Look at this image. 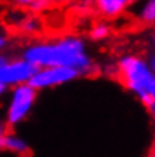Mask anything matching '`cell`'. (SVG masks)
I'll use <instances>...</instances> for the list:
<instances>
[{
    "mask_svg": "<svg viewBox=\"0 0 155 157\" xmlns=\"http://www.w3.org/2000/svg\"><path fill=\"white\" fill-rule=\"evenodd\" d=\"M109 35V27L104 24H97L94 26V29L90 30V36L94 39H102Z\"/></svg>",
    "mask_w": 155,
    "mask_h": 157,
    "instance_id": "10",
    "label": "cell"
},
{
    "mask_svg": "<svg viewBox=\"0 0 155 157\" xmlns=\"http://www.w3.org/2000/svg\"><path fill=\"white\" fill-rule=\"evenodd\" d=\"M3 62H5V59H3L2 56H0V63H3Z\"/></svg>",
    "mask_w": 155,
    "mask_h": 157,
    "instance_id": "14",
    "label": "cell"
},
{
    "mask_svg": "<svg viewBox=\"0 0 155 157\" xmlns=\"http://www.w3.org/2000/svg\"><path fill=\"white\" fill-rule=\"evenodd\" d=\"M3 89H5V85H2V83H0V94L3 92Z\"/></svg>",
    "mask_w": 155,
    "mask_h": 157,
    "instance_id": "13",
    "label": "cell"
},
{
    "mask_svg": "<svg viewBox=\"0 0 155 157\" xmlns=\"http://www.w3.org/2000/svg\"><path fill=\"white\" fill-rule=\"evenodd\" d=\"M35 97H36V91L30 85H21L15 89L12 103L9 106V112H8V121L11 125L20 122L29 113V110L35 101Z\"/></svg>",
    "mask_w": 155,
    "mask_h": 157,
    "instance_id": "3",
    "label": "cell"
},
{
    "mask_svg": "<svg viewBox=\"0 0 155 157\" xmlns=\"http://www.w3.org/2000/svg\"><path fill=\"white\" fill-rule=\"evenodd\" d=\"M78 71L71 67H48L42 71H36L30 80L29 85L35 89H41L45 86H53L63 82H68L71 78L77 77Z\"/></svg>",
    "mask_w": 155,
    "mask_h": 157,
    "instance_id": "4",
    "label": "cell"
},
{
    "mask_svg": "<svg viewBox=\"0 0 155 157\" xmlns=\"http://www.w3.org/2000/svg\"><path fill=\"white\" fill-rule=\"evenodd\" d=\"M26 60L35 67H71L78 73H89L90 60L84 55L83 42L63 38L53 44H36L26 50Z\"/></svg>",
    "mask_w": 155,
    "mask_h": 157,
    "instance_id": "1",
    "label": "cell"
},
{
    "mask_svg": "<svg viewBox=\"0 0 155 157\" xmlns=\"http://www.w3.org/2000/svg\"><path fill=\"white\" fill-rule=\"evenodd\" d=\"M54 0H14V3L20 6V8H27L32 11H39L44 9L50 5H53Z\"/></svg>",
    "mask_w": 155,
    "mask_h": 157,
    "instance_id": "8",
    "label": "cell"
},
{
    "mask_svg": "<svg viewBox=\"0 0 155 157\" xmlns=\"http://www.w3.org/2000/svg\"><path fill=\"white\" fill-rule=\"evenodd\" d=\"M149 157H154V151H152V153H151V156H149Z\"/></svg>",
    "mask_w": 155,
    "mask_h": 157,
    "instance_id": "15",
    "label": "cell"
},
{
    "mask_svg": "<svg viewBox=\"0 0 155 157\" xmlns=\"http://www.w3.org/2000/svg\"><path fill=\"white\" fill-rule=\"evenodd\" d=\"M3 45H5V38H3V36L0 35V48H2Z\"/></svg>",
    "mask_w": 155,
    "mask_h": 157,
    "instance_id": "12",
    "label": "cell"
},
{
    "mask_svg": "<svg viewBox=\"0 0 155 157\" xmlns=\"http://www.w3.org/2000/svg\"><path fill=\"white\" fill-rule=\"evenodd\" d=\"M116 77L125 88L134 91L142 98V101L149 106L151 112H154L155 78L152 70L148 67L145 59L140 56L124 58L117 65Z\"/></svg>",
    "mask_w": 155,
    "mask_h": 157,
    "instance_id": "2",
    "label": "cell"
},
{
    "mask_svg": "<svg viewBox=\"0 0 155 157\" xmlns=\"http://www.w3.org/2000/svg\"><path fill=\"white\" fill-rule=\"evenodd\" d=\"M134 0H92L94 8L104 18H117Z\"/></svg>",
    "mask_w": 155,
    "mask_h": 157,
    "instance_id": "6",
    "label": "cell"
},
{
    "mask_svg": "<svg viewBox=\"0 0 155 157\" xmlns=\"http://www.w3.org/2000/svg\"><path fill=\"white\" fill-rule=\"evenodd\" d=\"M8 133V130H6V127L3 125V124H0V148H2V142H3V137L5 135Z\"/></svg>",
    "mask_w": 155,
    "mask_h": 157,
    "instance_id": "11",
    "label": "cell"
},
{
    "mask_svg": "<svg viewBox=\"0 0 155 157\" xmlns=\"http://www.w3.org/2000/svg\"><path fill=\"white\" fill-rule=\"evenodd\" d=\"M2 148L3 150H9L15 154H18L21 157H30V150L29 147L18 137L12 136L11 133H6L3 137V142H2Z\"/></svg>",
    "mask_w": 155,
    "mask_h": 157,
    "instance_id": "7",
    "label": "cell"
},
{
    "mask_svg": "<svg viewBox=\"0 0 155 157\" xmlns=\"http://www.w3.org/2000/svg\"><path fill=\"white\" fill-rule=\"evenodd\" d=\"M36 67L29 60H15V62H3L0 63V83H21L27 82L36 73Z\"/></svg>",
    "mask_w": 155,
    "mask_h": 157,
    "instance_id": "5",
    "label": "cell"
},
{
    "mask_svg": "<svg viewBox=\"0 0 155 157\" xmlns=\"http://www.w3.org/2000/svg\"><path fill=\"white\" fill-rule=\"evenodd\" d=\"M154 18H155L154 0H149V2L146 3V6L143 8V11H142V20H143V23H146V24H152V23H154Z\"/></svg>",
    "mask_w": 155,
    "mask_h": 157,
    "instance_id": "9",
    "label": "cell"
}]
</instances>
